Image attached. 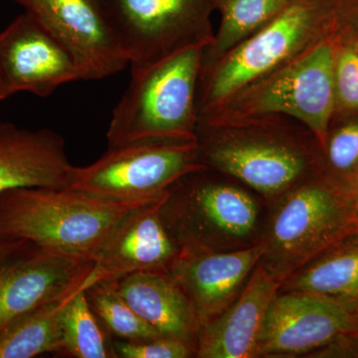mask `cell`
<instances>
[{
	"mask_svg": "<svg viewBox=\"0 0 358 358\" xmlns=\"http://www.w3.org/2000/svg\"><path fill=\"white\" fill-rule=\"evenodd\" d=\"M160 197L107 199L72 188L8 190L0 194V241L23 240L56 255L94 263L131 212Z\"/></svg>",
	"mask_w": 358,
	"mask_h": 358,
	"instance_id": "6da1fadb",
	"label": "cell"
},
{
	"mask_svg": "<svg viewBox=\"0 0 358 358\" xmlns=\"http://www.w3.org/2000/svg\"><path fill=\"white\" fill-rule=\"evenodd\" d=\"M209 43L189 45L145 69L113 112L109 147L138 141H196V92L202 56Z\"/></svg>",
	"mask_w": 358,
	"mask_h": 358,
	"instance_id": "7a4b0ae2",
	"label": "cell"
},
{
	"mask_svg": "<svg viewBox=\"0 0 358 358\" xmlns=\"http://www.w3.org/2000/svg\"><path fill=\"white\" fill-rule=\"evenodd\" d=\"M357 227L345 193L329 182L301 185L278 205L261 242L259 263L284 282Z\"/></svg>",
	"mask_w": 358,
	"mask_h": 358,
	"instance_id": "3957f363",
	"label": "cell"
},
{
	"mask_svg": "<svg viewBox=\"0 0 358 358\" xmlns=\"http://www.w3.org/2000/svg\"><path fill=\"white\" fill-rule=\"evenodd\" d=\"M201 171L167 190L159 208L167 229L181 247L241 248L258 223L255 199L235 186L202 178Z\"/></svg>",
	"mask_w": 358,
	"mask_h": 358,
	"instance_id": "277c9868",
	"label": "cell"
},
{
	"mask_svg": "<svg viewBox=\"0 0 358 358\" xmlns=\"http://www.w3.org/2000/svg\"><path fill=\"white\" fill-rule=\"evenodd\" d=\"M336 51L324 40L240 92L235 117L284 114L306 124L324 148L336 102Z\"/></svg>",
	"mask_w": 358,
	"mask_h": 358,
	"instance_id": "5b68a950",
	"label": "cell"
},
{
	"mask_svg": "<svg viewBox=\"0 0 358 358\" xmlns=\"http://www.w3.org/2000/svg\"><path fill=\"white\" fill-rule=\"evenodd\" d=\"M204 169L197 141H138L109 147L90 166H76L69 188L107 199H154Z\"/></svg>",
	"mask_w": 358,
	"mask_h": 358,
	"instance_id": "8992f818",
	"label": "cell"
},
{
	"mask_svg": "<svg viewBox=\"0 0 358 358\" xmlns=\"http://www.w3.org/2000/svg\"><path fill=\"white\" fill-rule=\"evenodd\" d=\"M131 66L150 67L189 45L211 43L214 0H101Z\"/></svg>",
	"mask_w": 358,
	"mask_h": 358,
	"instance_id": "52a82bcc",
	"label": "cell"
},
{
	"mask_svg": "<svg viewBox=\"0 0 358 358\" xmlns=\"http://www.w3.org/2000/svg\"><path fill=\"white\" fill-rule=\"evenodd\" d=\"M317 10L313 0H296L226 53L205 77L199 120L296 55L310 38Z\"/></svg>",
	"mask_w": 358,
	"mask_h": 358,
	"instance_id": "ba28073f",
	"label": "cell"
},
{
	"mask_svg": "<svg viewBox=\"0 0 358 358\" xmlns=\"http://www.w3.org/2000/svg\"><path fill=\"white\" fill-rule=\"evenodd\" d=\"M92 267L31 242L0 241V329L80 289Z\"/></svg>",
	"mask_w": 358,
	"mask_h": 358,
	"instance_id": "9c48e42d",
	"label": "cell"
},
{
	"mask_svg": "<svg viewBox=\"0 0 358 358\" xmlns=\"http://www.w3.org/2000/svg\"><path fill=\"white\" fill-rule=\"evenodd\" d=\"M70 54L82 80L121 72L128 58L101 0H13Z\"/></svg>",
	"mask_w": 358,
	"mask_h": 358,
	"instance_id": "30bf717a",
	"label": "cell"
},
{
	"mask_svg": "<svg viewBox=\"0 0 358 358\" xmlns=\"http://www.w3.org/2000/svg\"><path fill=\"white\" fill-rule=\"evenodd\" d=\"M82 80L76 63L57 40L25 13L0 32V99L27 92L46 98Z\"/></svg>",
	"mask_w": 358,
	"mask_h": 358,
	"instance_id": "8fae6325",
	"label": "cell"
},
{
	"mask_svg": "<svg viewBox=\"0 0 358 358\" xmlns=\"http://www.w3.org/2000/svg\"><path fill=\"white\" fill-rule=\"evenodd\" d=\"M352 327V313L336 301L306 292L279 291L266 313L256 357L317 352Z\"/></svg>",
	"mask_w": 358,
	"mask_h": 358,
	"instance_id": "7c38bea8",
	"label": "cell"
},
{
	"mask_svg": "<svg viewBox=\"0 0 358 358\" xmlns=\"http://www.w3.org/2000/svg\"><path fill=\"white\" fill-rule=\"evenodd\" d=\"M166 194L138 207L120 223L79 289L98 282L117 281L136 273L171 272L180 255L181 246L160 214V204Z\"/></svg>",
	"mask_w": 358,
	"mask_h": 358,
	"instance_id": "4fadbf2b",
	"label": "cell"
},
{
	"mask_svg": "<svg viewBox=\"0 0 358 358\" xmlns=\"http://www.w3.org/2000/svg\"><path fill=\"white\" fill-rule=\"evenodd\" d=\"M263 254L261 243L231 251L181 247L169 274L189 299L202 327L239 296Z\"/></svg>",
	"mask_w": 358,
	"mask_h": 358,
	"instance_id": "5bb4252c",
	"label": "cell"
},
{
	"mask_svg": "<svg viewBox=\"0 0 358 358\" xmlns=\"http://www.w3.org/2000/svg\"><path fill=\"white\" fill-rule=\"evenodd\" d=\"M197 143L202 164L206 162L267 196L286 192L307 169L299 150L275 141L233 138Z\"/></svg>",
	"mask_w": 358,
	"mask_h": 358,
	"instance_id": "9a60e30c",
	"label": "cell"
},
{
	"mask_svg": "<svg viewBox=\"0 0 358 358\" xmlns=\"http://www.w3.org/2000/svg\"><path fill=\"white\" fill-rule=\"evenodd\" d=\"M282 285L281 280L258 263L229 307L201 327L196 357H256L266 313Z\"/></svg>",
	"mask_w": 358,
	"mask_h": 358,
	"instance_id": "2e32d148",
	"label": "cell"
},
{
	"mask_svg": "<svg viewBox=\"0 0 358 358\" xmlns=\"http://www.w3.org/2000/svg\"><path fill=\"white\" fill-rule=\"evenodd\" d=\"M75 169L64 138L55 131L0 122V194L17 188H69Z\"/></svg>",
	"mask_w": 358,
	"mask_h": 358,
	"instance_id": "e0dca14e",
	"label": "cell"
},
{
	"mask_svg": "<svg viewBox=\"0 0 358 358\" xmlns=\"http://www.w3.org/2000/svg\"><path fill=\"white\" fill-rule=\"evenodd\" d=\"M115 282L122 298L162 336L196 345L201 329L199 315L169 273H136Z\"/></svg>",
	"mask_w": 358,
	"mask_h": 358,
	"instance_id": "ac0fdd59",
	"label": "cell"
},
{
	"mask_svg": "<svg viewBox=\"0 0 358 358\" xmlns=\"http://www.w3.org/2000/svg\"><path fill=\"white\" fill-rule=\"evenodd\" d=\"M280 291L306 292L358 310V227L282 282Z\"/></svg>",
	"mask_w": 358,
	"mask_h": 358,
	"instance_id": "d6986e66",
	"label": "cell"
},
{
	"mask_svg": "<svg viewBox=\"0 0 358 358\" xmlns=\"http://www.w3.org/2000/svg\"><path fill=\"white\" fill-rule=\"evenodd\" d=\"M68 296L45 303L0 329V358L62 355L64 341L61 315Z\"/></svg>",
	"mask_w": 358,
	"mask_h": 358,
	"instance_id": "ffe728a7",
	"label": "cell"
},
{
	"mask_svg": "<svg viewBox=\"0 0 358 358\" xmlns=\"http://www.w3.org/2000/svg\"><path fill=\"white\" fill-rule=\"evenodd\" d=\"M64 350L75 358H117L108 331L92 310L83 289L69 294L61 315Z\"/></svg>",
	"mask_w": 358,
	"mask_h": 358,
	"instance_id": "44dd1931",
	"label": "cell"
},
{
	"mask_svg": "<svg viewBox=\"0 0 358 358\" xmlns=\"http://www.w3.org/2000/svg\"><path fill=\"white\" fill-rule=\"evenodd\" d=\"M296 0H214L220 11L221 22L216 38L211 41V58L241 43L257 30L268 24Z\"/></svg>",
	"mask_w": 358,
	"mask_h": 358,
	"instance_id": "7402d4cb",
	"label": "cell"
},
{
	"mask_svg": "<svg viewBox=\"0 0 358 358\" xmlns=\"http://www.w3.org/2000/svg\"><path fill=\"white\" fill-rule=\"evenodd\" d=\"M83 291L103 329L115 339L140 341L162 336L122 298L115 281L98 282Z\"/></svg>",
	"mask_w": 358,
	"mask_h": 358,
	"instance_id": "603a6c76",
	"label": "cell"
},
{
	"mask_svg": "<svg viewBox=\"0 0 358 358\" xmlns=\"http://www.w3.org/2000/svg\"><path fill=\"white\" fill-rule=\"evenodd\" d=\"M324 148L327 164L338 178L334 187L350 197L358 181V122H350L334 131Z\"/></svg>",
	"mask_w": 358,
	"mask_h": 358,
	"instance_id": "cb8c5ba5",
	"label": "cell"
},
{
	"mask_svg": "<svg viewBox=\"0 0 358 358\" xmlns=\"http://www.w3.org/2000/svg\"><path fill=\"white\" fill-rule=\"evenodd\" d=\"M115 357L120 358H188L196 357V345L183 339L157 336L140 341H113Z\"/></svg>",
	"mask_w": 358,
	"mask_h": 358,
	"instance_id": "d4e9b609",
	"label": "cell"
},
{
	"mask_svg": "<svg viewBox=\"0 0 358 358\" xmlns=\"http://www.w3.org/2000/svg\"><path fill=\"white\" fill-rule=\"evenodd\" d=\"M334 81L341 103L358 110V52L355 49H345L336 57Z\"/></svg>",
	"mask_w": 358,
	"mask_h": 358,
	"instance_id": "484cf974",
	"label": "cell"
},
{
	"mask_svg": "<svg viewBox=\"0 0 358 358\" xmlns=\"http://www.w3.org/2000/svg\"><path fill=\"white\" fill-rule=\"evenodd\" d=\"M324 357H358V334L348 333L322 348Z\"/></svg>",
	"mask_w": 358,
	"mask_h": 358,
	"instance_id": "4316f807",
	"label": "cell"
},
{
	"mask_svg": "<svg viewBox=\"0 0 358 358\" xmlns=\"http://www.w3.org/2000/svg\"><path fill=\"white\" fill-rule=\"evenodd\" d=\"M350 202H352V206L353 209V214H355V220L358 223V181L357 185H355V189L352 192L350 196Z\"/></svg>",
	"mask_w": 358,
	"mask_h": 358,
	"instance_id": "83f0119b",
	"label": "cell"
},
{
	"mask_svg": "<svg viewBox=\"0 0 358 358\" xmlns=\"http://www.w3.org/2000/svg\"><path fill=\"white\" fill-rule=\"evenodd\" d=\"M350 333L358 334V310L357 313H353V327L352 331Z\"/></svg>",
	"mask_w": 358,
	"mask_h": 358,
	"instance_id": "f1b7e54d",
	"label": "cell"
},
{
	"mask_svg": "<svg viewBox=\"0 0 358 358\" xmlns=\"http://www.w3.org/2000/svg\"><path fill=\"white\" fill-rule=\"evenodd\" d=\"M355 50H357L358 52V44H357V48H355Z\"/></svg>",
	"mask_w": 358,
	"mask_h": 358,
	"instance_id": "f546056e",
	"label": "cell"
},
{
	"mask_svg": "<svg viewBox=\"0 0 358 358\" xmlns=\"http://www.w3.org/2000/svg\"><path fill=\"white\" fill-rule=\"evenodd\" d=\"M0 102H1V99H0Z\"/></svg>",
	"mask_w": 358,
	"mask_h": 358,
	"instance_id": "4dcf8cb0",
	"label": "cell"
}]
</instances>
